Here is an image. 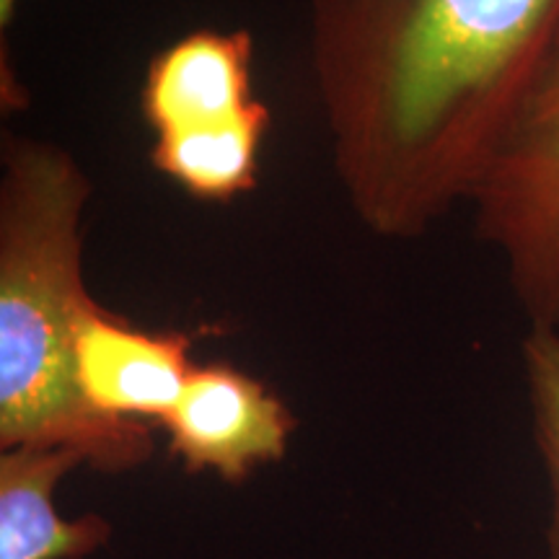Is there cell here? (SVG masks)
Here are the masks:
<instances>
[{
	"label": "cell",
	"instance_id": "5b68a950",
	"mask_svg": "<svg viewBox=\"0 0 559 559\" xmlns=\"http://www.w3.org/2000/svg\"><path fill=\"white\" fill-rule=\"evenodd\" d=\"M73 345L83 396L111 419L160 425L194 370V334L143 330L94 296L75 313Z\"/></svg>",
	"mask_w": 559,
	"mask_h": 559
},
{
	"label": "cell",
	"instance_id": "9c48e42d",
	"mask_svg": "<svg viewBox=\"0 0 559 559\" xmlns=\"http://www.w3.org/2000/svg\"><path fill=\"white\" fill-rule=\"evenodd\" d=\"M531 428L549 485L547 555L559 559V332L528 330L521 342Z\"/></svg>",
	"mask_w": 559,
	"mask_h": 559
},
{
	"label": "cell",
	"instance_id": "52a82bcc",
	"mask_svg": "<svg viewBox=\"0 0 559 559\" xmlns=\"http://www.w3.org/2000/svg\"><path fill=\"white\" fill-rule=\"evenodd\" d=\"M79 466L66 449L0 451V559H86L107 547V519H66L55 506L60 481Z\"/></svg>",
	"mask_w": 559,
	"mask_h": 559
},
{
	"label": "cell",
	"instance_id": "7a4b0ae2",
	"mask_svg": "<svg viewBox=\"0 0 559 559\" xmlns=\"http://www.w3.org/2000/svg\"><path fill=\"white\" fill-rule=\"evenodd\" d=\"M94 192L79 158L24 132L0 140V451L66 449L83 466L124 474L153 456L145 423L104 417L83 396L75 313L83 213Z\"/></svg>",
	"mask_w": 559,
	"mask_h": 559
},
{
	"label": "cell",
	"instance_id": "8992f818",
	"mask_svg": "<svg viewBox=\"0 0 559 559\" xmlns=\"http://www.w3.org/2000/svg\"><path fill=\"white\" fill-rule=\"evenodd\" d=\"M254 39L247 29H194L145 66L140 117L153 138L198 130L247 115L262 99L251 83Z\"/></svg>",
	"mask_w": 559,
	"mask_h": 559
},
{
	"label": "cell",
	"instance_id": "3957f363",
	"mask_svg": "<svg viewBox=\"0 0 559 559\" xmlns=\"http://www.w3.org/2000/svg\"><path fill=\"white\" fill-rule=\"evenodd\" d=\"M466 202L531 330L559 332V41L495 140Z\"/></svg>",
	"mask_w": 559,
	"mask_h": 559
},
{
	"label": "cell",
	"instance_id": "30bf717a",
	"mask_svg": "<svg viewBox=\"0 0 559 559\" xmlns=\"http://www.w3.org/2000/svg\"><path fill=\"white\" fill-rule=\"evenodd\" d=\"M21 0H0V104L3 111H19L29 107V96H26L24 83H21L16 68L11 66V52H9V29L16 21Z\"/></svg>",
	"mask_w": 559,
	"mask_h": 559
},
{
	"label": "cell",
	"instance_id": "277c9868",
	"mask_svg": "<svg viewBox=\"0 0 559 559\" xmlns=\"http://www.w3.org/2000/svg\"><path fill=\"white\" fill-rule=\"evenodd\" d=\"M288 404L247 370L228 362L194 366L177 407L160 423L169 453L192 474L243 481L277 464L296 432Z\"/></svg>",
	"mask_w": 559,
	"mask_h": 559
},
{
	"label": "cell",
	"instance_id": "ba28073f",
	"mask_svg": "<svg viewBox=\"0 0 559 559\" xmlns=\"http://www.w3.org/2000/svg\"><path fill=\"white\" fill-rule=\"evenodd\" d=\"M272 124L264 102L236 120L153 138V171L200 202H234L257 190L260 156Z\"/></svg>",
	"mask_w": 559,
	"mask_h": 559
},
{
	"label": "cell",
	"instance_id": "6da1fadb",
	"mask_svg": "<svg viewBox=\"0 0 559 559\" xmlns=\"http://www.w3.org/2000/svg\"><path fill=\"white\" fill-rule=\"evenodd\" d=\"M332 169L383 241L459 202L559 41V0H306Z\"/></svg>",
	"mask_w": 559,
	"mask_h": 559
}]
</instances>
